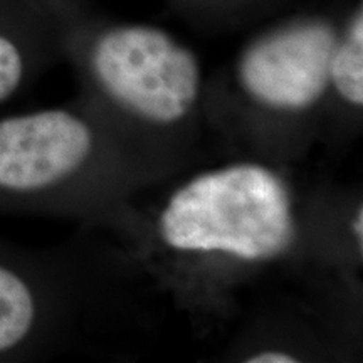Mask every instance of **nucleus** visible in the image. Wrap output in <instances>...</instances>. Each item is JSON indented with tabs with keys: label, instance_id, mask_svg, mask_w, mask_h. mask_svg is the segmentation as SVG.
Returning a JSON list of instances; mask_svg holds the SVG:
<instances>
[{
	"label": "nucleus",
	"instance_id": "nucleus-2",
	"mask_svg": "<svg viewBox=\"0 0 363 363\" xmlns=\"http://www.w3.org/2000/svg\"><path fill=\"white\" fill-rule=\"evenodd\" d=\"M94 125L57 106L0 118V211L66 212L96 160Z\"/></svg>",
	"mask_w": 363,
	"mask_h": 363
},
{
	"label": "nucleus",
	"instance_id": "nucleus-8",
	"mask_svg": "<svg viewBox=\"0 0 363 363\" xmlns=\"http://www.w3.org/2000/svg\"><path fill=\"white\" fill-rule=\"evenodd\" d=\"M246 362L249 363H294L299 362L296 355L291 352L281 350V348H266V350L254 352L247 355Z\"/></svg>",
	"mask_w": 363,
	"mask_h": 363
},
{
	"label": "nucleus",
	"instance_id": "nucleus-1",
	"mask_svg": "<svg viewBox=\"0 0 363 363\" xmlns=\"http://www.w3.org/2000/svg\"><path fill=\"white\" fill-rule=\"evenodd\" d=\"M157 233L163 246L185 256L269 262L296 242V206L278 172L235 162L179 185L158 212Z\"/></svg>",
	"mask_w": 363,
	"mask_h": 363
},
{
	"label": "nucleus",
	"instance_id": "nucleus-5",
	"mask_svg": "<svg viewBox=\"0 0 363 363\" xmlns=\"http://www.w3.org/2000/svg\"><path fill=\"white\" fill-rule=\"evenodd\" d=\"M66 316V281L59 261L0 240V362L52 347Z\"/></svg>",
	"mask_w": 363,
	"mask_h": 363
},
{
	"label": "nucleus",
	"instance_id": "nucleus-9",
	"mask_svg": "<svg viewBox=\"0 0 363 363\" xmlns=\"http://www.w3.org/2000/svg\"><path fill=\"white\" fill-rule=\"evenodd\" d=\"M350 233L352 238L355 240V246L358 247V252L363 251V207L358 206L353 212L350 219Z\"/></svg>",
	"mask_w": 363,
	"mask_h": 363
},
{
	"label": "nucleus",
	"instance_id": "nucleus-6",
	"mask_svg": "<svg viewBox=\"0 0 363 363\" xmlns=\"http://www.w3.org/2000/svg\"><path fill=\"white\" fill-rule=\"evenodd\" d=\"M7 7V0H0V106L19 96L35 71L34 43L13 24L16 16Z\"/></svg>",
	"mask_w": 363,
	"mask_h": 363
},
{
	"label": "nucleus",
	"instance_id": "nucleus-4",
	"mask_svg": "<svg viewBox=\"0 0 363 363\" xmlns=\"http://www.w3.org/2000/svg\"><path fill=\"white\" fill-rule=\"evenodd\" d=\"M337 40L333 27L321 21L296 22L266 34L240 57V88L266 111H310L330 89V59Z\"/></svg>",
	"mask_w": 363,
	"mask_h": 363
},
{
	"label": "nucleus",
	"instance_id": "nucleus-7",
	"mask_svg": "<svg viewBox=\"0 0 363 363\" xmlns=\"http://www.w3.org/2000/svg\"><path fill=\"white\" fill-rule=\"evenodd\" d=\"M330 88L352 108L363 106V13L358 9L330 59Z\"/></svg>",
	"mask_w": 363,
	"mask_h": 363
},
{
	"label": "nucleus",
	"instance_id": "nucleus-3",
	"mask_svg": "<svg viewBox=\"0 0 363 363\" xmlns=\"http://www.w3.org/2000/svg\"><path fill=\"white\" fill-rule=\"evenodd\" d=\"M89 69L104 96L145 125L182 123L201 96L195 54L157 27L125 26L104 33L91 49Z\"/></svg>",
	"mask_w": 363,
	"mask_h": 363
}]
</instances>
